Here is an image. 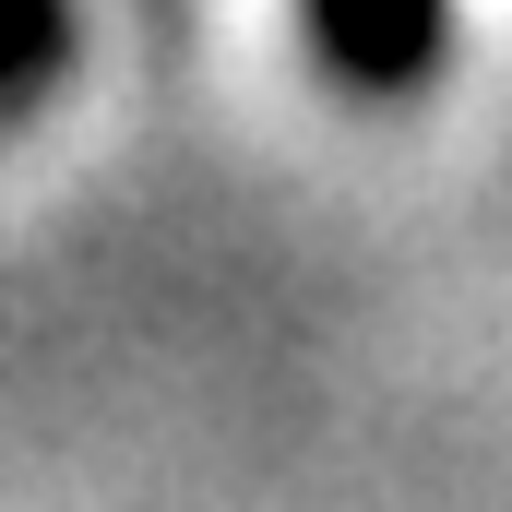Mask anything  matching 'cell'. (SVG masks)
<instances>
[{"mask_svg": "<svg viewBox=\"0 0 512 512\" xmlns=\"http://www.w3.org/2000/svg\"><path fill=\"white\" fill-rule=\"evenodd\" d=\"M310 36L346 84L405 96L429 60H441V0H310Z\"/></svg>", "mask_w": 512, "mask_h": 512, "instance_id": "6da1fadb", "label": "cell"}, {"mask_svg": "<svg viewBox=\"0 0 512 512\" xmlns=\"http://www.w3.org/2000/svg\"><path fill=\"white\" fill-rule=\"evenodd\" d=\"M60 48H72L60 0H0V108H12L24 84H48V72H60Z\"/></svg>", "mask_w": 512, "mask_h": 512, "instance_id": "7a4b0ae2", "label": "cell"}]
</instances>
